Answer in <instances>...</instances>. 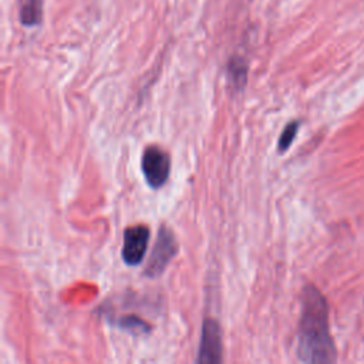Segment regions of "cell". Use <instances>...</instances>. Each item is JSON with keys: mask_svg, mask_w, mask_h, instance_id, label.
<instances>
[{"mask_svg": "<svg viewBox=\"0 0 364 364\" xmlns=\"http://www.w3.org/2000/svg\"><path fill=\"white\" fill-rule=\"evenodd\" d=\"M328 307L324 296L307 286L301 296V317L297 333V355L304 363H333L336 348L328 331Z\"/></svg>", "mask_w": 364, "mask_h": 364, "instance_id": "6da1fadb", "label": "cell"}, {"mask_svg": "<svg viewBox=\"0 0 364 364\" xmlns=\"http://www.w3.org/2000/svg\"><path fill=\"white\" fill-rule=\"evenodd\" d=\"M141 168L142 173L145 176L146 183L158 189L161 188L169 178L171 171V159L169 155L159 146H146L142 159H141Z\"/></svg>", "mask_w": 364, "mask_h": 364, "instance_id": "7a4b0ae2", "label": "cell"}, {"mask_svg": "<svg viewBox=\"0 0 364 364\" xmlns=\"http://www.w3.org/2000/svg\"><path fill=\"white\" fill-rule=\"evenodd\" d=\"M176 252H178V243L172 230L162 226L158 232V237L152 249V253L149 256L145 274L149 277L159 276L165 270V267L169 264V262L173 259Z\"/></svg>", "mask_w": 364, "mask_h": 364, "instance_id": "3957f363", "label": "cell"}, {"mask_svg": "<svg viewBox=\"0 0 364 364\" xmlns=\"http://www.w3.org/2000/svg\"><path fill=\"white\" fill-rule=\"evenodd\" d=\"M149 242V228L145 225L129 226L124 232L122 260L128 266H136L142 262Z\"/></svg>", "mask_w": 364, "mask_h": 364, "instance_id": "277c9868", "label": "cell"}, {"mask_svg": "<svg viewBox=\"0 0 364 364\" xmlns=\"http://www.w3.org/2000/svg\"><path fill=\"white\" fill-rule=\"evenodd\" d=\"M198 363H220L222 361V337L219 323L206 318L202 326L200 346L196 357Z\"/></svg>", "mask_w": 364, "mask_h": 364, "instance_id": "5b68a950", "label": "cell"}, {"mask_svg": "<svg viewBox=\"0 0 364 364\" xmlns=\"http://www.w3.org/2000/svg\"><path fill=\"white\" fill-rule=\"evenodd\" d=\"M20 21L24 26H36L43 17V3L41 0H18Z\"/></svg>", "mask_w": 364, "mask_h": 364, "instance_id": "8992f818", "label": "cell"}, {"mask_svg": "<svg viewBox=\"0 0 364 364\" xmlns=\"http://www.w3.org/2000/svg\"><path fill=\"white\" fill-rule=\"evenodd\" d=\"M229 81L235 90H242V87L246 84L247 78V65L246 63L239 57L232 58L229 63Z\"/></svg>", "mask_w": 364, "mask_h": 364, "instance_id": "52a82bcc", "label": "cell"}, {"mask_svg": "<svg viewBox=\"0 0 364 364\" xmlns=\"http://www.w3.org/2000/svg\"><path fill=\"white\" fill-rule=\"evenodd\" d=\"M297 131H299V121H291L284 127V129L280 134L279 142H277V148L280 152H284L289 149V146L294 141Z\"/></svg>", "mask_w": 364, "mask_h": 364, "instance_id": "ba28073f", "label": "cell"}, {"mask_svg": "<svg viewBox=\"0 0 364 364\" xmlns=\"http://www.w3.org/2000/svg\"><path fill=\"white\" fill-rule=\"evenodd\" d=\"M119 327L122 328H129V330H141V328H148V326L139 320V318H135V317H122L119 320Z\"/></svg>", "mask_w": 364, "mask_h": 364, "instance_id": "9c48e42d", "label": "cell"}]
</instances>
